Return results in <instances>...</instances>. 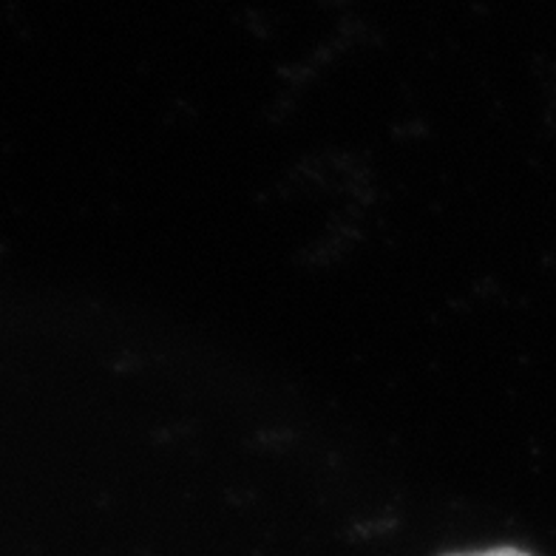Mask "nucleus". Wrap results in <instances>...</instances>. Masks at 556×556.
I'll use <instances>...</instances> for the list:
<instances>
[{"label": "nucleus", "instance_id": "obj_1", "mask_svg": "<svg viewBox=\"0 0 556 556\" xmlns=\"http://www.w3.org/2000/svg\"><path fill=\"white\" fill-rule=\"evenodd\" d=\"M454 556H531L517 548H494V551H477V554H454Z\"/></svg>", "mask_w": 556, "mask_h": 556}]
</instances>
